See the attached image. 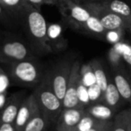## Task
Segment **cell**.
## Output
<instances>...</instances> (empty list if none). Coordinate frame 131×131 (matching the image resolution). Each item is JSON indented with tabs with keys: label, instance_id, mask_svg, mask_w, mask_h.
<instances>
[{
	"label": "cell",
	"instance_id": "36",
	"mask_svg": "<svg viewBox=\"0 0 131 131\" xmlns=\"http://www.w3.org/2000/svg\"><path fill=\"white\" fill-rule=\"evenodd\" d=\"M129 72H130V73H131V68H130V71H129Z\"/></svg>",
	"mask_w": 131,
	"mask_h": 131
},
{
	"label": "cell",
	"instance_id": "22",
	"mask_svg": "<svg viewBox=\"0 0 131 131\" xmlns=\"http://www.w3.org/2000/svg\"><path fill=\"white\" fill-rule=\"evenodd\" d=\"M112 47L120 55L122 60L126 64H127L131 68V44L127 41L121 40V41L114 44Z\"/></svg>",
	"mask_w": 131,
	"mask_h": 131
},
{
	"label": "cell",
	"instance_id": "30",
	"mask_svg": "<svg viewBox=\"0 0 131 131\" xmlns=\"http://www.w3.org/2000/svg\"><path fill=\"white\" fill-rule=\"evenodd\" d=\"M0 131H15V128L14 124L1 123L0 124Z\"/></svg>",
	"mask_w": 131,
	"mask_h": 131
},
{
	"label": "cell",
	"instance_id": "12",
	"mask_svg": "<svg viewBox=\"0 0 131 131\" xmlns=\"http://www.w3.org/2000/svg\"><path fill=\"white\" fill-rule=\"evenodd\" d=\"M23 101L24 100H22L19 95L14 96L7 102V104L6 105V107L4 108V110H3L1 114H0V122L1 123H11V124L15 123V120L16 118L19 108H20Z\"/></svg>",
	"mask_w": 131,
	"mask_h": 131
},
{
	"label": "cell",
	"instance_id": "4",
	"mask_svg": "<svg viewBox=\"0 0 131 131\" xmlns=\"http://www.w3.org/2000/svg\"><path fill=\"white\" fill-rule=\"evenodd\" d=\"M86 8L90 11L92 15L96 16L101 21L102 26L106 31H127L129 21L122 16L109 10L105 9L101 3H86Z\"/></svg>",
	"mask_w": 131,
	"mask_h": 131
},
{
	"label": "cell",
	"instance_id": "34",
	"mask_svg": "<svg viewBox=\"0 0 131 131\" xmlns=\"http://www.w3.org/2000/svg\"><path fill=\"white\" fill-rule=\"evenodd\" d=\"M127 31H129V32L131 33V21H129V24H128V27H127Z\"/></svg>",
	"mask_w": 131,
	"mask_h": 131
},
{
	"label": "cell",
	"instance_id": "29",
	"mask_svg": "<svg viewBox=\"0 0 131 131\" xmlns=\"http://www.w3.org/2000/svg\"><path fill=\"white\" fill-rule=\"evenodd\" d=\"M112 122L113 119L108 120V121H101L98 125H96L88 131H111Z\"/></svg>",
	"mask_w": 131,
	"mask_h": 131
},
{
	"label": "cell",
	"instance_id": "19",
	"mask_svg": "<svg viewBox=\"0 0 131 131\" xmlns=\"http://www.w3.org/2000/svg\"><path fill=\"white\" fill-rule=\"evenodd\" d=\"M50 120L42 112L34 116L24 127L23 131H45Z\"/></svg>",
	"mask_w": 131,
	"mask_h": 131
},
{
	"label": "cell",
	"instance_id": "10",
	"mask_svg": "<svg viewBox=\"0 0 131 131\" xmlns=\"http://www.w3.org/2000/svg\"><path fill=\"white\" fill-rule=\"evenodd\" d=\"M86 114V111L83 106L72 109H63L58 121L57 131H68L75 127L82 118Z\"/></svg>",
	"mask_w": 131,
	"mask_h": 131
},
{
	"label": "cell",
	"instance_id": "21",
	"mask_svg": "<svg viewBox=\"0 0 131 131\" xmlns=\"http://www.w3.org/2000/svg\"><path fill=\"white\" fill-rule=\"evenodd\" d=\"M82 27L97 35H103L104 36L107 31L105 28L102 26L101 21L94 15H91V17L84 24H82Z\"/></svg>",
	"mask_w": 131,
	"mask_h": 131
},
{
	"label": "cell",
	"instance_id": "14",
	"mask_svg": "<svg viewBox=\"0 0 131 131\" xmlns=\"http://www.w3.org/2000/svg\"><path fill=\"white\" fill-rule=\"evenodd\" d=\"M101 4L105 9L131 21V6L122 0H105Z\"/></svg>",
	"mask_w": 131,
	"mask_h": 131
},
{
	"label": "cell",
	"instance_id": "6",
	"mask_svg": "<svg viewBox=\"0 0 131 131\" xmlns=\"http://www.w3.org/2000/svg\"><path fill=\"white\" fill-rule=\"evenodd\" d=\"M80 68V62L78 60L74 62L73 65H72L71 74H70L69 80H68L65 97L62 101L64 109H72V108L83 106L80 103V101L78 99V94H77L78 86L81 83Z\"/></svg>",
	"mask_w": 131,
	"mask_h": 131
},
{
	"label": "cell",
	"instance_id": "9",
	"mask_svg": "<svg viewBox=\"0 0 131 131\" xmlns=\"http://www.w3.org/2000/svg\"><path fill=\"white\" fill-rule=\"evenodd\" d=\"M58 5H59L63 15L81 26L92 15L89 10L81 6L77 0H58Z\"/></svg>",
	"mask_w": 131,
	"mask_h": 131
},
{
	"label": "cell",
	"instance_id": "11",
	"mask_svg": "<svg viewBox=\"0 0 131 131\" xmlns=\"http://www.w3.org/2000/svg\"><path fill=\"white\" fill-rule=\"evenodd\" d=\"M113 82L123 102L131 105V79L123 67L113 68Z\"/></svg>",
	"mask_w": 131,
	"mask_h": 131
},
{
	"label": "cell",
	"instance_id": "24",
	"mask_svg": "<svg viewBox=\"0 0 131 131\" xmlns=\"http://www.w3.org/2000/svg\"><path fill=\"white\" fill-rule=\"evenodd\" d=\"M62 28L58 24H50L48 27V38L49 40L50 48L52 44H59V40H64L61 39Z\"/></svg>",
	"mask_w": 131,
	"mask_h": 131
},
{
	"label": "cell",
	"instance_id": "17",
	"mask_svg": "<svg viewBox=\"0 0 131 131\" xmlns=\"http://www.w3.org/2000/svg\"><path fill=\"white\" fill-rule=\"evenodd\" d=\"M0 4L8 13L24 15L29 8L32 7L26 0H0Z\"/></svg>",
	"mask_w": 131,
	"mask_h": 131
},
{
	"label": "cell",
	"instance_id": "3",
	"mask_svg": "<svg viewBox=\"0 0 131 131\" xmlns=\"http://www.w3.org/2000/svg\"><path fill=\"white\" fill-rule=\"evenodd\" d=\"M9 75L17 83L25 85H35L41 79L40 66L29 59L9 63Z\"/></svg>",
	"mask_w": 131,
	"mask_h": 131
},
{
	"label": "cell",
	"instance_id": "7",
	"mask_svg": "<svg viewBox=\"0 0 131 131\" xmlns=\"http://www.w3.org/2000/svg\"><path fill=\"white\" fill-rule=\"evenodd\" d=\"M31 56L28 47L22 41H6L0 47V60L7 63L26 60Z\"/></svg>",
	"mask_w": 131,
	"mask_h": 131
},
{
	"label": "cell",
	"instance_id": "20",
	"mask_svg": "<svg viewBox=\"0 0 131 131\" xmlns=\"http://www.w3.org/2000/svg\"><path fill=\"white\" fill-rule=\"evenodd\" d=\"M101 121L102 120L96 119L86 112V114L83 117L82 119L78 122V124H77L75 127H73L68 131H88L96 125H98Z\"/></svg>",
	"mask_w": 131,
	"mask_h": 131
},
{
	"label": "cell",
	"instance_id": "15",
	"mask_svg": "<svg viewBox=\"0 0 131 131\" xmlns=\"http://www.w3.org/2000/svg\"><path fill=\"white\" fill-rule=\"evenodd\" d=\"M86 112L90 116L93 117L94 118L98 120H102V121H108V120H112L115 117V112L113 109L107 106L104 103H96L90 106Z\"/></svg>",
	"mask_w": 131,
	"mask_h": 131
},
{
	"label": "cell",
	"instance_id": "2",
	"mask_svg": "<svg viewBox=\"0 0 131 131\" xmlns=\"http://www.w3.org/2000/svg\"><path fill=\"white\" fill-rule=\"evenodd\" d=\"M27 31L31 38L39 44L40 48L51 51L50 44L48 38V24L40 10L31 7L24 14Z\"/></svg>",
	"mask_w": 131,
	"mask_h": 131
},
{
	"label": "cell",
	"instance_id": "8",
	"mask_svg": "<svg viewBox=\"0 0 131 131\" xmlns=\"http://www.w3.org/2000/svg\"><path fill=\"white\" fill-rule=\"evenodd\" d=\"M40 106L38 104L35 95L31 94L26 97L23 101L20 108H19L18 113H17L16 118L15 120V131H23L25 127V125L37 114L40 113Z\"/></svg>",
	"mask_w": 131,
	"mask_h": 131
},
{
	"label": "cell",
	"instance_id": "27",
	"mask_svg": "<svg viewBox=\"0 0 131 131\" xmlns=\"http://www.w3.org/2000/svg\"><path fill=\"white\" fill-rule=\"evenodd\" d=\"M77 94H78V99H79V101H80V103L82 104V105H85V104H88L90 102L87 87L83 84L82 81H81L80 84H79V86H78Z\"/></svg>",
	"mask_w": 131,
	"mask_h": 131
},
{
	"label": "cell",
	"instance_id": "38",
	"mask_svg": "<svg viewBox=\"0 0 131 131\" xmlns=\"http://www.w3.org/2000/svg\"><path fill=\"white\" fill-rule=\"evenodd\" d=\"M130 110H131V108H130Z\"/></svg>",
	"mask_w": 131,
	"mask_h": 131
},
{
	"label": "cell",
	"instance_id": "31",
	"mask_svg": "<svg viewBox=\"0 0 131 131\" xmlns=\"http://www.w3.org/2000/svg\"><path fill=\"white\" fill-rule=\"evenodd\" d=\"M5 102H6V96L4 95V93H2L0 94V107L4 105Z\"/></svg>",
	"mask_w": 131,
	"mask_h": 131
},
{
	"label": "cell",
	"instance_id": "28",
	"mask_svg": "<svg viewBox=\"0 0 131 131\" xmlns=\"http://www.w3.org/2000/svg\"><path fill=\"white\" fill-rule=\"evenodd\" d=\"M27 3L32 7L39 10L42 5H58V0H26Z\"/></svg>",
	"mask_w": 131,
	"mask_h": 131
},
{
	"label": "cell",
	"instance_id": "26",
	"mask_svg": "<svg viewBox=\"0 0 131 131\" xmlns=\"http://www.w3.org/2000/svg\"><path fill=\"white\" fill-rule=\"evenodd\" d=\"M124 31H121V30H117V31H107L104 35L106 40L108 42L111 44H116L118 42L121 41L122 40V37H123Z\"/></svg>",
	"mask_w": 131,
	"mask_h": 131
},
{
	"label": "cell",
	"instance_id": "33",
	"mask_svg": "<svg viewBox=\"0 0 131 131\" xmlns=\"http://www.w3.org/2000/svg\"><path fill=\"white\" fill-rule=\"evenodd\" d=\"M87 1L91 3H102V2H104L105 0H87Z\"/></svg>",
	"mask_w": 131,
	"mask_h": 131
},
{
	"label": "cell",
	"instance_id": "16",
	"mask_svg": "<svg viewBox=\"0 0 131 131\" xmlns=\"http://www.w3.org/2000/svg\"><path fill=\"white\" fill-rule=\"evenodd\" d=\"M111 131H131V110H123L115 115Z\"/></svg>",
	"mask_w": 131,
	"mask_h": 131
},
{
	"label": "cell",
	"instance_id": "35",
	"mask_svg": "<svg viewBox=\"0 0 131 131\" xmlns=\"http://www.w3.org/2000/svg\"><path fill=\"white\" fill-rule=\"evenodd\" d=\"M129 75H130V79H131V73L129 72Z\"/></svg>",
	"mask_w": 131,
	"mask_h": 131
},
{
	"label": "cell",
	"instance_id": "18",
	"mask_svg": "<svg viewBox=\"0 0 131 131\" xmlns=\"http://www.w3.org/2000/svg\"><path fill=\"white\" fill-rule=\"evenodd\" d=\"M90 65H91L93 75H94L95 82L98 84L99 87L102 89V91L104 92L108 86L109 80H108L106 73L103 69V67L98 60H93L90 62Z\"/></svg>",
	"mask_w": 131,
	"mask_h": 131
},
{
	"label": "cell",
	"instance_id": "13",
	"mask_svg": "<svg viewBox=\"0 0 131 131\" xmlns=\"http://www.w3.org/2000/svg\"><path fill=\"white\" fill-rule=\"evenodd\" d=\"M122 101L123 100H122L113 80L109 81L107 88L102 94V103L106 104L114 111H117L119 108V106L121 105Z\"/></svg>",
	"mask_w": 131,
	"mask_h": 131
},
{
	"label": "cell",
	"instance_id": "25",
	"mask_svg": "<svg viewBox=\"0 0 131 131\" xmlns=\"http://www.w3.org/2000/svg\"><path fill=\"white\" fill-rule=\"evenodd\" d=\"M87 90H88V95H89L90 102H96L100 100L102 101L103 92L102 91V89L99 87L97 84H94L93 85L87 87Z\"/></svg>",
	"mask_w": 131,
	"mask_h": 131
},
{
	"label": "cell",
	"instance_id": "37",
	"mask_svg": "<svg viewBox=\"0 0 131 131\" xmlns=\"http://www.w3.org/2000/svg\"><path fill=\"white\" fill-rule=\"evenodd\" d=\"M0 124H1V122H0Z\"/></svg>",
	"mask_w": 131,
	"mask_h": 131
},
{
	"label": "cell",
	"instance_id": "5",
	"mask_svg": "<svg viewBox=\"0 0 131 131\" xmlns=\"http://www.w3.org/2000/svg\"><path fill=\"white\" fill-rule=\"evenodd\" d=\"M73 64L67 61H62L53 68L52 71L47 75L54 93L58 99L63 101L68 87L71 68Z\"/></svg>",
	"mask_w": 131,
	"mask_h": 131
},
{
	"label": "cell",
	"instance_id": "1",
	"mask_svg": "<svg viewBox=\"0 0 131 131\" xmlns=\"http://www.w3.org/2000/svg\"><path fill=\"white\" fill-rule=\"evenodd\" d=\"M33 94L38 102L40 111L50 121H58L64 109L63 103L54 93L47 77H44Z\"/></svg>",
	"mask_w": 131,
	"mask_h": 131
},
{
	"label": "cell",
	"instance_id": "23",
	"mask_svg": "<svg viewBox=\"0 0 131 131\" xmlns=\"http://www.w3.org/2000/svg\"><path fill=\"white\" fill-rule=\"evenodd\" d=\"M80 75H81V81H82L83 84L84 86H86V87H89V86L96 84L94 75H93V69H92V67L90 65V63L84 66H81Z\"/></svg>",
	"mask_w": 131,
	"mask_h": 131
},
{
	"label": "cell",
	"instance_id": "32",
	"mask_svg": "<svg viewBox=\"0 0 131 131\" xmlns=\"http://www.w3.org/2000/svg\"><path fill=\"white\" fill-rule=\"evenodd\" d=\"M5 11H6L5 8L0 4V19H2L3 17H6V15H5Z\"/></svg>",
	"mask_w": 131,
	"mask_h": 131
}]
</instances>
